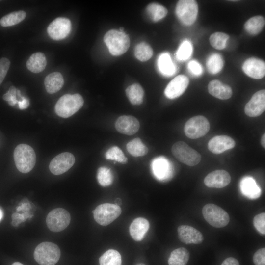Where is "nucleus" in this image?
<instances>
[{"mask_svg":"<svg viewBox=\"0 0 265 265\" xmlns=\"http://www.w3.org/2000/svg\"><path fill=\"white\" fill-rule=\"evenodd\" d=\"M104 40L110 53L114 56L124 53L130 44V38L126 33L115 29L107 31L104 36Z\"/></svg>","mask_w":265,"mask_h":265,"instance_id":"3","label":"nucleus"},{"mask_svg":"<svg viewBox=\"0 0 265 265\" xmlns=\"http://www.w3.org/2000/svg\"><path fill=\"white\" fill-rule=\"evenodd\" d=\"M189 259V251L185 248L180 247L172 251L168 263L169 265H186Z\"/></svg>","mask_w":265,"mask_h":265,"instance_id":"27","label":"nucleus"},{"mask_svg":"<svg viewBox=\"0 0 265 265\" xmlns=\"http://www.w3.org/2000/svg\"><path fill=\"white\" fill-rule=\"evenodd\" d=\"M121 256L118 251L109 249L99 258L100 265H121Z\"/></svg>","mask_w":265,"mask_h":265,"instance_id":"31","label":"nucleus"},{"mask_svg":"<svg viewBox=\"0 0 265 265\" xmlns=\"http://www.w3.org/2000/svg\"><path fill=\"white\" fill-rule=\"evenodd\" d=\"M151 169L154 175L159 180H167L172 175V169L170 162L162 157L156 158L153 160Z\"/></svg>","mask_w":265,"mask_h":265,"instance_id":"18","label":"nucleus"},{"mask_svg":"<svg viewBox=\"0 0 265 265\" xmlns=\"http://www.w3.org/2000/svg\"><path fill=\"white\" fill-rule=\"evenodd\" d=\"M33 256L35 261L40 265H54L60 258V250L53 243L43 242L36 247Z\"/></svg>","mask_w":265,"mask_h":265,"instance_id":"4","label":"nucleus"},{"mask_svg":"<svg viewBox=\"0 0 265 265\" xmlns=\"http://www.w3.org/2000/svg\"><path fill=\"white\" fill-rule=\"evenodd\" d=\"M12 265H24L23 264H22V263H20V262H15L14 263H13V264Z\"/></svg>","mask_w":265,"mask_h":265,"instance_id":"50","label":"nucleus"},{"mask_svg":"<svg viewBox=\"0 0 265 265\" xmlns=\"http://www.w3.org/2000/svg\"><path fill=\"white\" fill-rule=\"evenodd\" d=\"M198 12L197 2L194 0H181L177 3L175 12L180 21L190 26L196 21Z\"/></svg>","mask_w":265,"mask_h":265,"instance_id":"8","label":"nucleus"},{"mask_svg":"<svg viewBox=\"0 0 265 265\" xmlns=\"http://www.w3.org/2000/svg\"><path fill=\"white\" fill-rule=\"evenodd\" d=\"M115 126L121 133L132 135L138 132L140 124L138 120L132 116L123 115L117 119Z\"/></svg>","mask_w":265,"mask_h":265,"instance_id":"16","label":"nucleus"},{"mask_svg":"<svg viewBox=\"0 0 265 265\" xmlns=\"http://www.w3.org/2000/svg\"><path fill=\"white\" fill-rule=\"evenodd\" d=\"M75 161V159L72 154L63 152L51 160L49 169L54 175H60L67 171L74 165Z\"/></svg>","mask_w":265,"mask_h":265,"instance_id":"12","label":"nucleus"},{"mask_svg":"<svg viewBox=\"0 0 265 265\" xmlns=\"http://www.w3.org/2000/svg\"><path fill=\"white\" fill-rule=\"evenodd\" d=\"M8 92L13 96H16L17 95V90L16 89V87L14 86H11L8 91Z\"/></svg>","mask_w":265,"mask_h":265,"instance_id":"47","label":"nucleus"},{"mask_svg":"<svg viewBox=\"0 0 265 265\" xmlns=\"http://www.w3.org/2000/svg\"><path fill=\"white\" fill-rule=\"evenodd\" d=\"M71 217L69 212L64 209L58 208L52 210L46 217L48 228L53 232L62 231L69 225Z\"/></svg>","mask_w":265,"mask_h":265,"instance_id":"10","label":"nucleus"},{"mask_svg":"<svg viewBox=\"0 0 265 265\" xmlns=\"http://www.w3.org/2000/svg\"><path fill=\"white\" fill-rule=\"evenodd\" d=\"M97 179L99 184L103 187L110 186L113 181L111 170L106 167H101L97 171Z\"/></svg>","mask_w":265,"mask_h":265,"instance_id":"36","label":"nucleus"},{"mask_svg":"<svg viewBox=\"0 0 265 265\" xmlns=\"http://www.w3.org/2000/svg\"><path fill=\"white\" fill-rule=\"evenodd\" d=\"M253 260L255 265H265V248L258 250L254 253Z\"/></svg>","mask_w":265,"mask_h":265,"instance_id":"42","label":"nucleus"},{"mask_svg":"<svg viewBox=\"0 0 265 265\" xmlns=\"http://www.w3.org/2000/svg\"><path fill=\"white\" fill-rule=\"evenodd\" d=\"M149 229V222L145 218L138 217L130 226L129 232L132 238L136 241L142 240Z\"/></svg>","mask_w":265,"mask_h":265,"instance_id":"21","label":"nucleus"},{"mask_svg":"<svg viewBox=\"0 0 265 265\" xmlns=\"http://www.w3.org/2000/svg\"><path fill=\"white\" fill-rule=\"evenodd\" d=\"M19 107L20 109H25L27 108L29 106V100L25 97L18 102Z\"/></svg>","mask_w":265,"mask_h":265,"instance_id":"46","label":"nucleus"},{"mask_svg":"<svg viewBox=\"0 0 265 265\" xmlns=\"http://www.w3.org/2000/svg\"><path fill=\"white\" fill-rule=\"evenodd\" d=\"M158 66L161 73L166 76L173 75L176 71V67L167 53H163L159 56Z\"/></svg>","mask_w":265,"mask_h":265,"instance_id":"26","label":"nucleus"},{"mask_svg":"<svg viewBox=\"0 0 265 265\" xmlns=\"http://www.w3.org/2000/svg\"><path fill=\"white\" fill-rule=\"evenodd\" d=\"M253 224L256 230L261 234H265V213L262 212L255 215Z\"/></svg>","mask_w":265,"mask_h":265,"instance_id":"40","label":"nucleus"},{"mask_svg":"<svg viewBox=\"0 0 265 265\" xmlns=\"http://www.w3.org/2000/svg\"><path fill=\"white\" fill-rule=\"evenodd\" d=\"M265 24V18L262 16L258 15L248 19L245 23L244 27L249 34L255 35L262 31Z\"/></svg>","mask_w":265,"mask_h":265,"instance_id":"29","label":"nucleus"},{"mask_svg":"<svg viewBox=\"0 0 265 265\" xmlns=\"http://www.w3.org/2000/svg\"><path fill=\"white\" fill-rule=\"evenodd\" d=\"M221 265H239L238 261L233 257H229L224 260Z\"/></svg>","mask_w":265,"mask_h":265,"instance_id":"45","label":"nucleus"},{"mask_svg":"<svg viewBox=\"0 0 265 265\" xmlns=\"http://www.w3.org/2000/svg\"><path fill=\"white\" fill-rule=\"evenodd\" d=\"M120 200L121 199H119V198H118V199H116V200L115 201V203L116 204V205H118V204H120V203H121V200Z\"/></svg>","mask_w":265,"mask_h":265,"instance_id":"49","label":"nucleus"},{"mask_svg":"<svg viewBox=\"0 0 265 265\" xmlns=\"http://www.w3.org/2000/svg\"><path fill=\"white\" fill-rule=\"evenodd\" d=\"M2 217V212L1 210V209H0V221L1 220Z\"/></svg>","mask_w":265,"mask_h":265,"instance_id":"51","label":"nucleus"},{"mask_svg":"<svg viewBox=\"0 0 265 265\" xmlns=\"http://www.w3.org/2000/svg\"><path fill=\"white\" fill-rule=\"evenodd\" d=\"M189 79L185 75H180L174 78L167 85L164 94L169 99H175L182 95L187 88Z\"/></svg>","mask_w":265,"mask_h":265,"instance_id":"14","label":"nucleus"},{"mask_svg":"<svg viewBox=\"0 0 265 265\" xmlns=\"http://www.w3.org/2000/svg\"><path fill=\"white\" fill-rule=\"evenodd\" d=\"M105 158L109 160H114L123 164H125L128 159L122 151L117 146H113L105 153Z\"/></svg>","mask_w":265,"mask_h":265,"instance_id":"38","label":"nucleus"},{"mask_svg":"<svg viewBox=\"0 0 265 265\" xmlns=\"http://www.w3.org/2000/svg\"><path fill=\"white\" fill-rule=\"evenodd\" d=\"M2 98L5 101H7L9 105L12 106H14L19 102L16 99V96L12 95L8 92L5 93Z\"/></svg>","mask_w":265,"mask_h":265,"instance_id":"44","label":"nucleus"},{"mask_svg":"<svg viewBox=\"0 0 265 265\" xmlns=\"http://www.w3.org/2000/svg\"><path fill=\"white\" fill-rule=\"evenodd\" d=\"M47 64L46 58L41 52L33 53L26 62V67L31 72L38 73L43 71Z\"/></svg>","mask_w":265,"mask_h":265,"instance_id":"25","label":"nucleus"},{"mask_svg":"<svg viewBox=\"0 0 265 265\" xmlns=\"http://www.w3.org/2000/svg\"><path fill=\"white\" fill-rule=\"evenodd\" d=\"M209 93L215 98L221 100H227L232 95V88L218 80L211 81L208 86Z\"/></svg>","mask_w":265,"mask_h":265,"instance_id":"22","label":"nucleus"},{"mask_svg":"<svg viewBox=\"0 0 265 265\" xmlns=\"http://www.w3.org/2000/svg\"><path fill=\"white\" fill-rule=\"evenodd\" d=\"M71 29L70 20L66 18L58 17L52 21L47 28L50 37L55 40L66 38Z\"/></svg>","mask_w":265,"mask_h":265,"instance_id":"11","label":"nucleus"},{"mask_svg":"<svg viewBox=\"0 0 265 265\" xmlns=\"http://www.w3.org/2000/svg\"><path fill=\"white\" fill-rule=\"evenodd\" d=\"M178 237L181 241L186 244H200L203 240V234L198 230L188 225L178 227Z\"/></svg>","mask_w":265,"mask_h":265,"instance_id":"17","label":"nucleus"},{"mask_svg":"<svg viewBox=\"0 0 265 265\" xmlns=\"http://www.w3.org/2000/svg\"><path fill=\"white\" fill-rule=\"evenodd\" d=\"M231 180V176L227 171L217 170L209 173L205 177L204 182L209 187L221 188L228 185Z\"/></svg>","mask_w":265,"mask_h":265,"instance_id":"15","label":"nucleus"},{"mask_svg":"<svg viewBox=\"0 0 265 265\" xmlns=\"http://www.w3.org/2000/svg\"><path fill=\"white\" fill-rule=\"evenodd\" d=\"M242 70L249 77L255 79H261L265 75V63L260 59L250 58L243 63Z\"/></svg>","mask_w":265,"mask_h":265,"instance_id":"19","label":"nucleus"},{"mask_svg":"<svg viewBox=\"0 0 265 265\" xmlns=\"http://www.w3.org/2000/svg\"><path fill=\"white\" fill-rule=\"evenodd\" d=\"M265 109V90L262 89L254 94L244 107L245 114L249 117H257Z\"/></svg>","mask_w":265,"mask_h":265,"instance_id":"13","label":"nucleus"},{"mask_svg":"<svg viewBox=\"0 0 265 265\" xmlns=\"http://www.w3.org/2000/svg\"><path fill=\"white\" fill-rule=\"evenodd\" d=\"M10 62L8 59L2 57L0 59V85L3 82L10 67Z\"/></svg>","mask_w":265,"mask_h":265,"instance_id":"41","label":"nucleus"},{"mask_svg":"<svg viewBox=\"0 0 265 265\" xmlns=\"http://www.w3.org/2000/svg\"><path fill=\"white\" fill-rule=\"evenodd\" d=\"M192 52L191 44L187 40L184 41L176 52V57L179 60H186L191 56Z\"/></svg>","mask_w":265,"mask_h":265,"instance_id":"39","label":"nucleus"},{"mask_svg":"<svg viewBox=\"0 0 265 265\" xmlns=\"http://www.w3.org/2000/svg\"><path fill=\"white\" fill-rule=\"evenodd\" d=\"M171 151L174 156L179 161L188 166H195L201 161L200 154L183 141L175 143Z\"/></svg>","mask_w":265,"mask_h":265,"instance_id":"5","label":"nucleus"},{"mask_svg":"<svg viewBox=\"0 0 265 265\" xmlns=\"http://www.w3.org/2000/svg\"><path fill=\"white\" fill-rule=\"evenodd\" d=\"M229 38L228 34L217 32L212 34L209 38L210 43L212 47L217 50L224 49Z\"/></svg>","mask_w":265,"mask_h":265,"instance_id":"37","label":"nucleus"},{"mask_svg":"<svg viewBox=\"0 0 265 265\" xmlns=\"http://www.w3.org/2000/svg\"><path fill=\"white\" fill-rule=\"evenodd\" d=\"M64 82L62 74L58 72L49 74L44 80L46 90L49 94H53L60 90L63 86Z\"/></svg>","mask_w":265,"mask_h":265,"instance_id":"23","label":"nucleus"},{"mask_svg":"<svg viewBox=\"0 0 265 265\" xmlns=\"http://www.w3.org/2000/svg\"><path fill=\"white\" fill-rule=\"evenodd\" d=\"M126 148L129 153L134 157H141L148 153L147 147L139 138H134L129 142Z\"/></svg>","mask_w":265,"mask_h":265,"instance_id":"30","label":"nucleus"},{"mask_svg":"<svg viewBox=\"0 0 265 265\" xmlns=\"http://www.w3.org/2000/svg\"><path fill=\"white\" fill-rule=\"evenodd\" d=\"M136 265H146L145 264H142V263H140V264H138Z\"/></svg>","mask_w":265,"mask_h":265,"instance_id":"52","label":"nucleus"},{"mask_svg":"<svg viewBox=\"0 0 265 265\" xmlns=\"http://www.w3.org/2000/svg\"><path fill=\"white\" fill-rule=\"evenodd\" d=\"M236 145L235 140L227 135H217L213 137L208 142L209 150L213 154H219L226 150L233 148Z\"/></svg>","mask_w":265,"mask_h":265,"instance_id":"20","label":"nucleus"},{"mask_svg":"<svg viewBox=\"0 0 265 265\" xmlns=\"http://www.w3.org/2000/svg\"><path fill=\"white\" fill-rule=\"evenodd\" d=\"M189 70L195 75H200L202 73L203 69L201 65L195 60L190 61L188 64Z\"/></svg>","mask_w":265,"mask_h":265,"instance_id":"43","label":"nucleus"},{"mask_svg":"<svg viewBox=\"0 0 265 265\" xmlns=\"http://www.w3.org/2000/svg\"><path fill=\"white\" fill-rule=\"evenodd\" d=\"M202 214L206 221L214 227H224L230 221L228 213L222 208L214 204H206L202 209Z\"/></svg>","mask_w":265,"mask_h":265,"instance_id":"6","label":"nucleus"},{"mask_svg":"<svg viewBox=\"0 0 265 265\" xmlns=\"http://www.w3.org/2000/svg\"><path fill=\"white\" fill-rule=\"evenodd\" d=\"M83 103L84 100L79 94H65L56 103L55 111L61 117L68 118L80 109Z\"/></svg>","mask_w":265,"mask_h":265,"instance_id":"2","label":"nucleus"},{"mask_svg":"<svg viewBox=\"0 0 265 265\" xmlns=\"http://www.w3.org/2000/svg\"><path fill=\"white\" fill-rule=\"evenodd\" d=\"M152 48L148 44L141 42L137 44L134 49V54L137 59L141 61L149 60L153 55Z\"/></svg>","mask_w":265,"mask_h":265,"instance_id":"35","label":"nucleus"},{"mask_svg":"<svg viewBox=\"0 0 265 265\" xmlns=\"http://www.w3.org/2000/svg\"><path fill=\"white\" fill-rule=\"evenodd\" d=\"M224 61L221 55L218 53H213L208 58L206 67L209 72L212 74L219 73L222 69Z\"/></svg>","mask_w":265,"mask_h":265,"instance_id":"33","label":"nucleus"},{"mask_svg":"<svg viewBox=\"0 0 265 265\" xmlns=\"http://www.w3.org/2000/svg\"><path fill=\"white\" fill-rule=\"evenodd\" d=\"M240 186L242 193L248 198L255 199L261 195L260 188L251 177L243 178L240 182Z\"/></svg>","mask_w":265,"mask_h":265,"instance_id":"24","label":"nucleus"},{"mask_svg":"<svg viewBox=\"0 0 265 265\" xmlns=\"http://www.w3.org/2000/svg\"><path fill=\"white\" fill-rule=\"evenodd\" d=\"M14 159L17 169L23 173L30 172L36 163V154L33 149L26 144H20L15 149Z\"/></svg>","mask_w":265,"mask_h":265,"instance_id":"1","label":"nucleus"},{"mask_svg":"<svg viewBox=\"0 0 265 265\" xmlns=\"http://www.w3.org/2000/svg\"><path fill=\"white\" fill-rule=\"evenodd\" d=\"M121 213L119 206L111 203H104L98 206L93 211V216L97 223L102 226L110 224Z\"/></svg>","mask_w":265,"mask_h":265,"instance_id":"7","label":"nucleus"},{"mask_svg":"<svg viewBox=\"0 0 265 265\" xmlns=\"http://www.w3.org/2000/svg\"><path fill=\"white\" fill-rule=\"evenodd\" d=\"M26 16V13L23 10L9 13L0 20V25L4 27L15 25L22 22Z\"/></svg>","mask_w":265,"mask_h":265,"instance_id":"32","label":"nucleus"},{"mask_svg":"<svg viewBox=\"0 0 265 265\" xmlns=\"http://www.w3.org/2000/svg\"><path fill=\"white\" fill-rule=\"evenodd\" d=\"M210 128L208 120L204 116H194L187 121L184 127L186 135L191 139H197L205 135Z\"/></svg>","mask_w":265,"mask_h":265,"instance_id":"9","label":"nucleus"},{"mask_svg":"<svg viewBox=\"0 0 265 265\" xmlns=\"http://www.w3.org/2000/svg\"><path fill=\"white\" fill-rule=\"evenodd\" d=\"M146 11L154 22H157L164 18L167 13V9L163 6L156 3L149 4L146 8Z\"/></svg>","mask_w":265,"mask_h":265,"instance_id":"34","label":"nucleus"},{"mask_svg":"<svg viewBox=\"0 0 265 265\" xmlns=\"http://www.w3.org/2000/svg\"><path fill=\"white\" fill-rule=\"evenodd\" d=\"M261 144L264 148H265V134L264 133L261 138Z\"/></svg>","mask_w":265,"mask_h":265,"instance_id":"48","label":"nucleus"},{"mask_svg":"<svg viewBox=\"0 0 265 265\" xmlns=\"http://www.w3.org/2000/svg\"><path fill=\"white\" fill-rule=\"evenodd\" d=\"M126 94L133 105H140L143 101L144 92L138 84L135 83L129 86L126 89Z\"/></svg>","mask_w":265,"mask_h":265,"instance_id":"28","label":"nucleus"}]
</instances>
